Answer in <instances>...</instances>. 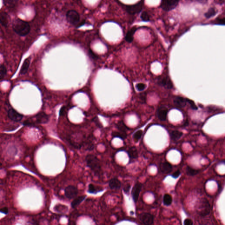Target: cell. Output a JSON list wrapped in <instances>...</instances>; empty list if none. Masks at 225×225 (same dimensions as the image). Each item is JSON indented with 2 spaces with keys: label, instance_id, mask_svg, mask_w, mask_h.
Returning <instances> with one entry per match:
<instances>
[{
  "label": "cell",
  "instance_id": "1",
  "mask_svg": "<svg viewBox=\"0 0 225 225\" xmlns=\"http://www.w3.org/2000/svg\"><path fill=\"white\" fill-rule=\"evenodd\" d=\"M13 29L18 35L25 36L29 33L30 30V26L27 22L22 19H16L13 23Z\"/></svg>",
  "mask_w": 225,
  "mask_h": 225
},
{
  "label": "cell",
  "instance_id": "2",
  "mask_svg": "<svg viewBox=\"0 0 225 225\" xmlns=\"http://www.w3.org/2000/svg\"><path fill=\"white\" fill-rule=\"evenodd\" d=\"M197 212L200 215L206 216L211 212V207L209 200L205 198L200 199L197 203Z\"/></svg>",
  "mask_w": 225,
  "mask_h": 225
},
{
  "label": "cell",
  "instance_id": "3",
  "mask_svg": "<svg viewBox=\"0 0 225 225\" xmlns=\"http://www.w3.org/2000/svg\"><path fill=\"white\" fill-rule=\"evenodd\" d=\"M87 165L96 174H100L101 172L100 162L98 158L93 155H88L86 158Z\"/></svg>",
  "mask_w": 225,
  "mask_h": 225
},
{
  "label": "cell",
  "instance_id": "4",
  "mask_svg": "<svg viewBox=\"0 0 225 225\" xmlns=\"http://www.w3.org/2000/svg\"><path fill=\"white\" fill-rule=\"evenodd\" d=\"M143 1H140L138 3L133 5H128L126 7V10L128 13L131 15H135L139 13L143 9Z\"/></svg>",
  "mask_w": 225,
  "mask_h": 225
},
{
  "label": "cell",
  "instance_id": "5",
  "mask_svg": "<svg viewBox=\"0 0 225 225\" xmlns=\"http://www.w3.org/2000/svg\"><path fill=\"white\" fill-rule=\"evenodd\" d=\"M66 17L68 22L72 25H76L80 21V15L75 10H70L68 11Z\"/></svg>",
  "mask_w": 225,
  "mask_h": 225
},
{
  "label": "cell",
  "instance_id": "6",
  "mask_svg": "<svg viewBox=\"0 0 225 225\" xmlns=\"http://www.w3.org/2000/svg\"><path fill=\"white\" fill-rule=\"evenodd\" d=\"M180 0H162L161 7L166 11H170L175 8Z\"/></svg>",
  "mask_w": 225,
  "mask_h": 225
},
{
  "label": "cell",
  "instance_id": "7",
  "mask_svg": "<svg viewBox=\"0 0 225 225\" xmlns=\"http://www.w3.org/2000/svg\"><path fill=\"white\" fill-rule=\"evenodd\" d=\"M158 84L167 89H171L173 87V83L169 77L167 76H160L158 79Z\"/></svg>",
  "mask_w": 225,
  "mask_h": 225
},
{
  "label": "cell",
  "instance_id": "8",
  "mask_svg": "<svg viewBox=\"0 0 225 225\" xmlns=\"http://www.w3.org/2000/svg\"><path fill=\"white\" fill-rule=\"evenodd\" d=\"M78 194L77 188L74 186H69L66 187L65 190V195L66 197L69 199L74 198Z\"/></svg>",
  "mask_w": 225,
  "mask_h": 225
},
{
  "label": "cell",
  "instance_id": "9",
  "mask_svg": "<svg viewBox=\"0 0 225 225\" xmlns=\"http://www.w3.org/2000/svg\"><path fill=\"white\" fill-rule=\"evenodd\" d=\"M140 219L141 222L145 225L153 224L154 221V217L153 215L148 213H143L140 215Z\"/></svg>",
  "mask_w": 225,
  "mask_h": 225
},
{
  "label": "cell",
  "instance_id": "10",
  "mask_svg": "<svg viewBox=\"0 0 225 225\" xmlns=\"http://www.w3.org/2000/svg\"><path fill=\"white\" fill-rule=\"evenodd\" d=\"M8 117L11 120L16 122L20 121L23 118V116L21 114H19L13 108L9 109L8 111Z\"/></svg>",
  "mask_w": 225,
  "mask_h": 225
},
{
  "label": "cell",
  "instance_id": "11",
  "mask_svg": "<svg viewBox=\"0 0 225 225\" xmlns=\"http://www.w3.org/2000/svg\"><path fill=\"white\" fill-rule=\"evenodd\" d=\"M168 108L164 105L160 106L157 111L158 118L161 121H165L167 118L168 114Z\"/></svg>",
  "mask_w": 225,
  "mask_h": 225
},
{
  "label": "cell",
  "instance_id": "12",
  "mask_svg": "<svg viewBox=\"0 0 225 225\" xmlns=\"http://www.w3.org/2000/svg\"><path fill=\"white\" fill-rule=\"evenodd\" d=\"M142 186V185L141 183H137L133 187L132 192V198L135 202L138 200L140 192L141 190Z\"/></svg>",
  "mask_w": 225,
  "mask_h": 225
},
{
  "label": "cell",
  "instance_id": "13",
  "mask_svg": "<svg viewBox=\"0 0 225 225\" xmlns=\"http://www.w3.org/2000/svg\"><path fill=\"white\" fill-rule=\"evenodd\" d=\"M160 171L164 174H169L171 172L172 169V167L170 163L165 161L162 162L160 166Z\"/></svg>",
  "mask_w": 225,
  "mask_h": 225
},
{
  "label": "cell",
  "instance_id": "14",
  "mask_svg": "<svg viewBox=\"0 0 225 225\" xmlns=\"http://www.w3.org/2000/svg\"><path fill=\"white\" fill-rule=\"evenodd\" d=\"M187 102V99L182 97H176L174 100V103L175 105L179 108H183L185 107Z\"/></svg>",
  "mask_w": 225,
  "mask_h": 225
},
{
  "label": "cell",
  "instance_id": "15",
  "mask_svg": "<svg viewBox=\"0 0 225 225\" xmlns=\"http://www.w3.org/2000/svg\"><path fill=\"white\" fill-rule=\"evenodd\" d=\"M36 121L38 123L40 124H44L47 123L48 121V116L43 112L39 113L36 116Z\"/></svg>",
  "mask_w": 225,
  "mask_h": 225
},
{
  "label": "cell",
  "instance_id": "16",
  "mask_svg": "<svg viewBox=\"0 0 225 225\" xmlns=\"http://www.w3.org/2000/svg\"><path fill=\"white\" fill-rule=\"evenodd\" d=\"M0 23L4 27H8L9 23V16L5 12L0 13Z\"/></svg>",
  "mask_w": 225,
  "mask_h": 225
},
{
  "label": "cell",
  "instance_id": "17",
  "mask_svg": "<svg viewBox=\"0 0 225 225\" xmlns=\"http://www.w3.org/2000/svg\"><path fill=\"white\" fill-rule=\"evenodd\" d=\"M109 186L112 189H118L121 186V183L117 178H113L109 182Z\"/></svg>",
  "mask_w": 225,
  "mask_h": 225
},
{
  "label": "cell",
  "instance_id": "18",
  "mask_svg": "<svg viewBox=\"0 0 225 225\" xmlns=\"http://www.w3.org/2000/svg\"><path fill=\"white\" fill-rule=\"evenodd\" d=\"M30 58H27L26 59L24 60L23 65H22V67H21V70H20V74L23 75V74H25L27 72L28 70L30 64Z\"/></svg>",
  "mask_w": 225,
  "mask_h": 225
},
{
  "label": "cell",
  "instance_id": "19",
  "mask_svg": "<svg viewBox=\"0 0 225 225\" xmlns=\"http://www.w3.org/2000/svg\"><path fill=\"white\" fill-rule=\"evenodd\" d=\"M137 28L136 27H133L130 30L128 31L126 35L125 39L126 41L129 43H131L133 40V36L135 34V31L137 30Z\"/></svg>",
  "mask_w": 225,
  "mask_h": 225
},
{
  "label": "cell",
  "instance_id": "20",
  "mask_svg": "<svg viewBox=\"0 0 225 225\" xmlns=\"http://www.w3.org/2000/svg\"><path fill=\"white\" fill-rule=\"evenodd\" d=\"M129 157L131 159H136L138 157V153L137 148L135 146L131 147L128 151Z\"/></svg>",
  "mask_w": 225,
  "mask_h": 225
},
{
  "label": "cell",
  "instance_id": "21",
  "mask_svg": "<svg viewBox=\"0 0 225 225\" xmlns=\"http://www.w3.org/2000/svg\"><path fill=\"white\" fill-rule=\"evenodd\" d=\"M183 135V132L179 131H173L170 133V136L171 139L173 140H177L180 139Z\"/></svg>",
  "mask_w": 225,
  "mask_h": 225
},
{
  "label": "cell",
  "instance_id": "22",
  "mask_svg": "<svg viewBox=\"0 0 225 225\" xmlns=\"http://www.w3.org/2000/svg\"><path fill=\"white\" fill-rule=\"evenodd\" d=\"M86 196H82L76 198L71 203V206L73 208H75L78 206L80 203L82 202L85 198Z\"/></svg>",
  "mask_w": 225,
  "mask_h": 225
},
{
  "label": "cell",
  "instance_id": "23",
  "mask_svg": "<svg viewBox=\"0 0 225 225\" xmlns=\"http://www.w3.org/2000/svg\"><path fill=\"white\" fill-rule=\"evenodd\" d=\"M17 0H4V4L8 8H13L16 4Z\"/></svg>",
  "mask_w": 225,
  "mask_h": 225
},
{
  "label": "cell",
  "instance_id": "24",
  "mask_svg": "<svg viewBox=\"0 0 225 225\" xmlns=\"http://www.w3.org/2000/svg\"><path fill=\"white\" fill-rule=\"evenodd\" d=\"M217 13V10L215 8H211L207 11V13H205L204 16L207 18L209 19L215 16Z\"/></svg>",
  "mask_w": 225,
  "mask_h": 225
},
{
  "label": "cell",
  "instance_id": "25",
  "mask_svg": "<svg viewBox=\"0 0 225 225\" xmlns=\"http://www.w3.org/2000/svg\"><path fill=\"white\" fill-rule=\"evenodd\" d=\"M163 202L164 204L166 206L171 205L172 202V197L169 194H165L163 198Z\"/></svg>",
  "mask_w": 225,
  "mask_h": 225
},
{
  "label": "cell",
  "instance_id": "26",
  "mask_svg": "<svg viewBox=\"0 0 225 225\" xmlns=\"http://www.w3.org/2000/svg\"><path fill=\"white\" fill-rule=\"evenodd\" d=\"M199 171L198 170L192 169L191 167L188 166L186 169V173L187 175L190 176H194L198 173Z\"/></svg>",
  "mask_w": 225,
  "mask_h": 225
},
{
  "label": "cell",
  "instance_id": "27",
  "mask_svg": "<svg viewBox=\"0 0 225 225\" xmlns=\"http://www.w3.org/2000/svg\"><path fill=\"white\" fill-rule=\"evenodd\" d=\"M143 131L142 130L138 131L134 134L133 135V139L135 142H138L139 140L141 139L142 136Z\"/></svg>",
  "mask_w": 225,
  "mask_h": 225
},
{
  "label": "cell",
  "instance_id": "28",
  "mask_svg": "<svg viewBox=\"0 0 225 225\" xmlns=\"http://www.w3.org/2000/svg\"><path fill=\"white\" fill-rule=\"evenodd\" d=\"M117 128L121 132H125V133L127 130L128 129L126 126L125 125V124L122 121H120L119 123H118V124H117Z\"/></svg>",
  "mask_w": 225,
  "mask_h": 225
},
{
  "label": "cell",
  "instance_id": "29",
  "mask_svg": "<svg viewBox=\"0 0 225 225\" xmlns=\"http://www.w3.org/2000/svg\"><path fill=\"white\" fill-rule=\"evenodd\" d=\"M6 68L3 65H0V80L2 79L6 74Z\"/></svg>",
  "mask_w": 225,
  "mask_h": 225
},
{
  "label": "cell",
  "instance_id": "30",
  "mask_svg": "<svg viewBox=\"0 0 225 225\" xmlns=\"http://www.w3.org/2000/svg\"><path fill=\"white\" fill-rule=\"evenodd\" d=\"M141 18L143 21L148 22V21H150V16L147 12L145 11L142 13L141 15Z\"/></svg>",
  "mask_w": 225,
  "mask_h": 225
},
{
  "label": "cell",
  "instance_id": "31",
  "mask_svg": "<svg viewBox=\"0 0 225 225\" xmlns=\"http://www.w3.org/2000/svg\"><path fill=\"white\" fill-rule=\"evenodd\" d=\"M113 135L114 137H119V138H121V139H125L126 137V133L123 132H121V133H120V132L115 131V132L113 133Z\"/></svg>",
  "mask_w": 225,
  "mask_h": 225
},
{
  "label": "cell",
  "instance_id": "32",
  "mask_svg": "<svg viewBox=\"0 0 225 225\" xmlns=\"http://www.w3.org/2000/svg\"><path fill=\"white\" fill-rule=\"evenodd\" d=\"M88 191L89 193H91V194H94V193H97V192L100 191L98 190L96 188V187L93 185L90 184L88 186Z\"/></svg>",
  "mask_w": 225,
  "mask_h": 225
},
{
  "label": "cell",
  "instance_id": "33",
  "mask_svg": "<svg viewBox=\"0 0 225 225\" xmlns=\"http://www.w3.org/2000/svg\"><path fill=\"white\" fill-rule=\"evenodd\" d=\"M146 85L143 83H138L136 85V88L139 91H142L146 88Z\"/></svg>",
  "mask_w": 225,
  "mask_h": 225
},
{
  "label": "cell",
  "instance_id": "34",
  "mask_svg": "<svg viewBox=\"0 0 225 225\" xmlns=\"http://www.w3.org/2000/svg\"><path fill=\"white\" fill-rule=\"evenodd\" d=\"M215 23L218 25H224L225 24V19L224 18H218L216 19L215 20Z\"/></svg>",
  "mask_w": 225,
  "mask_h": 225
},
{
  "label": "cell",
  "instance_id": "35",
  "mask_svg": "<svg viewBox=\"0 0 225 225\" xmlns=\"http://www.w3.org/2000/svg\"><path fill=\"white\" fill-rule=\"evenodd\" d=\"M187 102L189 103V105H190V106H191L192 109H194V110H197L198 109L197 106L195 105V102L193 101L187 99Z\"/></svg>",
  "mask_w": 225,
  "mask_h": 225
},
{
  "label": "cell",
  "instance_id": "36",
  "mask_svg": "<svg viewBox=\"0 0 225 225\" xmlns=\"http://www.w3.org/2000/svg\"><path fill=\"white\" fill-rule=\"evenodd\" d=\"M184 224L185 225H192L193 224V221L189 218H186L185 220Z\"/></svg>",
  "mask_w": 225,
  "mask_h": 225
},
{
  "label": "cell",
  "instance_id": "37",
  "mask_svg": "<svg viewBox=\"0 0 225 225\" xmlns=\"http://www.w3.org/2000/svg\"><path fill=\"white\" fill-rule=\"evenodd\" d=\"M180 174H181V172H180V171H177L173 174L172 177L174 178H178L180 176Z\"/></svg>",
  "mask_w": 225,
  "mask_h": 225
},
{
  "label": "cell",
  "instance_id": "38",
  "mask_svg": "<svg viewBox=\"0 0 225 225\" xmlns=\"http://www.w3.org/2000/svg\"><path fill=\"white\" fill-rule=\"evenodd\" d=\"M130 187L131 186L129 184L127 185L124 188V191H125V193H126V194L128 193Z\"/></svg>",
  "mask_w": 225,
  "mask_h": 225
},
{
  "label": "cell",
  "instance_id": "39",
  "mask_svg": "<svg viewBox=\"0 0 225 225\" xmlns=\"http://www.w3.org/2000/svg\"><path fill=\"white\" fill-rule=\"evenodd\" d=\"M0 211L4 214H7L8 212V209L7 208H3L0 209Z\"/></svg>",
  "mask_w": 225,
  "mask_h": 225
},
{
  "label": "cell",
  "instance_id": "40",
  "mask_svg": "<svg viewBox=\"0 0 225 225\" xmlns=\"http://www.w3.org/2000/svg\"><path fill=\"white\" fill-rule=\"evenodd\" d=\"M197 1L202 4H205L208 2V0H197Z\"/></svg>",
  "mask_w": 225,
  "mask_h": 225
},
{
  "label": "cell",
  "instance_id": "41",
  "mask_svg": "<svg viewBox=\"0 0 225 225\" xmlns=\"http://www.w3.org/2000/svg\"><path fill=\"white\" fill-rule=\"evenodd\" d=\"M65 108H64V107H62V108H61V109L60 111V115H62L63 114V113H64V111H65Z\"/></svg>",
  "mask_w": 225,
  "mask_h": 225
},
{
  "label": "cell",
  "instance_id": "42",
  "mask_svg": "<svg viewBox=\"0 0 225 225\" xmlns=\"http://www.w3.org/2000/svg\"><path fill=\"white\" fill-rule=\"evenodd\" d=\"M78 1H80V0H78Z\"/></svg>",
  "mask_w": 225,
  "mask_h": 225
}]
</instances>
